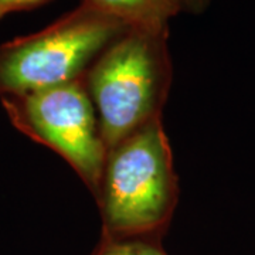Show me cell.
Masks as SVG:
<instances>
[{
  "label": "cell",
  "mask_w": 255,
  "mask_h": 255,
  "mask_svg": "<svg viewBox=\"0 0 255 255\" xmlns=\"http://www.w3.org/2000/svg\"><path fill=\"white\" fill-rule=\"evenodd\" d=\"M94 196L102 236L163 237L177 204L179 186L162 118L107 149Z\"/></svg>",
  "instance_id": "6da1fadb"
},
{
  "label": "cell",
  "mask_w": 255,
  "mask_h": 255,
  "mask_svg": "<svg viewBox=\"0 0 255 255\" xmlns=\"http://www.w3.org/2000/svg\"><path fill=\"white\" fill-rule=\"evenodd\" d=\"M169 30L130 27L84 77L107 149L162 118L173 67Z\"/></svg>",
  "instance_id": "7a4b0ae2"
},
{
  "label": "cell",
  "mask_w": 255,
  "mask_h": 255,
  "mask_svg": "<svg viewBox=\"0 0 255 255\" xmlns=\"http://www.w3.org/2000/svg\"><path fill=\"white\" fill-rule=\"evenodd\" d=\"M129 28L82 0L78 7L43 30L1 43L0 98L81 80Z\"/></svg>",
  "instance_id": "3957f363"
},
{
  "label": "cell",
  "mask_w": 255,
  "mask_h": 255,
  "mask_svg": "<svg viewBox=\"0 0 255 255\" xmlns=\"http://www.w3.org/2000/svg\"><path fill=\"white\" fill-rule=\"evenodd\" d=\"M13 127L63 157L94 193L107 146L84 78L0 98Z\"/></svg>",
  "instance_id": "277c9868"
},
{
  "label": "cell",
  "mask_w": 255,
  "mask_h": 255,
  "mask_svg": "<svg viewBox=\"0 0 255 255\" xmlns=\"http://www.w3.org/2000/svg\"><path fill=\"white\" fill-rule=\"evenodd\" d=\"M124 21L129 27L169 30L170 18L179 14L173 0H85Z\"/></svg>",
  "instance_id": "5b68a950"
},
{
  "label": "cell",
  "mask_w": 255,
  "mask_h": 255,
  "mask_svg": "<svg viewBox=\"0 0 255 255\" xmlns=\"http://www.w3.org/2000/svg\"><path fill=\"white\" fill-rule=\"evenodd\" d=\"M162 238L108 237L101 236L91 255H169L162 247Z\"/></svg>",
  "instance_id": "8992f818"
},
{
  "label": "cell",
  "mask_w": 255,
  "mask_h": 255,
  "mask_svg": "<svg viewBox=\"0 0 255 255\" xmlns=\"http://www.w3.org/2000/svg\"><path fill=\"white\" fill-rule=\"evenodd\" d=\"M48 1L51 0H0V18L11 13L36 9Z\"/></svg>",
  "instance_id": "52a82bcc"
},
{
  "label": "cell",
  "mask_w": 255,
  "mask_h": 255,
  "mask_svg": "<svg viewBox=\"0 0 255 255\" xmlns=\"http://www.w3.org/2000/svg\"><path fill=\"white\" fill-rule=\"evenodd\" d=\"M173 1L179 9V13L184 11L190 14H200L209 7L213 0H173Z\"/></svg>",
  "instance_id": "ba28073f"
}]
</instances>
